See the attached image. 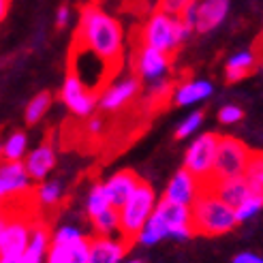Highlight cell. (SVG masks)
<instances>
[{
  "instance_id": "6da1fadb",
  "label": "cell",
  "mask_w": 263,
  "mask_h": 263,
  "mask_svg": "<svg viewBox=\"0 0 263 263\" xmlns=\"http://www.w3.org/2000/svg\"><path fill=\"white\" fill-rule=\"evenodd\" d=\"M75 45H82L95 56H99L114 71L120 69L124 54V30L122 24L97 5L82 9L80 26H77Z\"/></svg>"
},
{
  "instance_id": "7a4b0ae2",
  "label": "cell",
  "mask_w": 263,
  "mask_h": 263,
  "mask_svg": "<svg viewBox=\"0 0 263 263\" xmlns=\"http://www.w3.org/2000/svg\"><path fill=\"white\" fill-rule=\"evenodd\" d=\"M191 227L193 233L216 238V235L233 231L238 227V222H235L233 210L229 205H225L216 195L203 189L191 203Z\"/></svg>"
},
{
  "instance_id": "3957f363",
  "label": "cell",
  "mask_w": 263,
  "mask_h": 263,
  "mask_svg": "<svg viewBox=\"0 0 263 263\" xmlns=\"http://www.w3.org/2000/svg\"><path fill=\"white\" fill-rule=\"evenodd\" d=\"M191 34H193V30L186 24H182L180 17H174V15H167V13L156 11L154 15L146 22V26H143L141 41H143V45L172 56L182 43L189 41Z\"/></svg>"
},
{
  "instance_id": "277c9868",
  "label": "cell",
  "mask_w": 263,
  "mask_h": 263,
  "mask_svg": "<svg viewBox=\"0 0 263 263\" xmlns=\"http://www.w3.org/2000/svg\"><path fill=\"white\" fill-rule=\"evenodd\" d=\"M154 205H156V193L152 189V184L141 180L137 184V189L133 191V195L118 210V216H120V238L126 244L135 242L143 222L154 212Z\"/></svg>"
},
{
  "instance_id": "5b68a950",
  "label": "cell",
  "mask_w": 263,
  "mask_h": 263,
  "mask_svg": "<svg viewBox=\"0 0 263 263\" xmlns=\"http://www.w3.org/2000/svg\"><path fill=\"white\" fill-rule=\"evenodd\" d=\"M253 154H255V150L248 148L242 139L231 137V135H218L214 167H212V180L242 178L244 169H246Z\"/></svg>"
},
{
  "instance_id": "8992f818",
  "label": "cell",
  "mask_w": 263,
  "mask_h": 263,
  "mask_svg": "<svg viewBox=\"0 0 263 263\" xmlns=\"http://www.w3.org/2000/svg\"><path fill=\"white\" fill-rule=\"evenodd\" d=\"M216 143L218 133H201L197 135L184 154V169L201 182V186L212 180V167L216 156Z\"/></svg>"
},
{
  "instance_id": "52a82bcc",
  "label": "cell",
  "mask_w": 263,
  "mask_h": 263,
  "mask_svg": "<svg viewBox=\"0 0 263 263\" xmlns=\"http://www.w3.org/2000/svg\"><path fill=\"white\" fill-rule=\"evenodd\" d=\"M60 99L64 105H67V109L77 118H90L92 111L97 109V95L90 92L71 71L67 77H64Z\"/></svg>"
},
{
  "instance_id": "ba28073f",
  "label": "cell",
  "mask_w": 263,
  "mask_h": 263,
  "mask_svg": "<svg viewBox=\"0 0 263 263\" xmlns=\"http://www.w3.org/2000/svg\"><path fill=\"white\" fill-rule=\"evenodd\" d=\"M154 212L165 220V225L169 229V238H174L178 242H186L195 235L193 227H191V208L189 205L172 203L167 199H156Z\"/></svg>"
},
{
  "instance_id": "9c48e42d",
  "label": "cell",
  "mask_w": 263,
  "mask_h": 263,
  "mask_svg": "<svg viewBox=\"0 0 263 263\" xmlns=\"http://www.w3.org/2000/svg\"><path fill=\"white\" fill-rule=\"evenodd\" d=\"M139 88H141V80L135 75H128L122 77L114 84H109L101 92V97H97V107L103 111H118L122 109L124 105H128L137 95H139Z\"/></svg>"
},
{
  "instance_id": "30bf717a",
  "label": "cell",
  "mask_w": 263,
  "mask_h": 263,
  "mask_svg": "<svg viewBox=\"0 0 263 263\" xmlns=\"http://www.w3.org/2000/svg\"><path fill=\"white\" fill-rule=\"evenodd\" d=\"M169 67H172L169 56L159 49L148 47V45H141V49L135 56V73L143 82L152 84V82L165 80V75L169 73Z\"/></svg>"
},
{
  "instance_id": "8fae6325",
  "label": "cell",
  "mask_w": 263,
  "mask_h": 263,
  "mask_svg": "<svg viewBox=\"0 0 263 263\" xmlns=\"http://www.w3.org/2000/svg\"><path fill=\"white\" fill-rule=\"evenodd\" d=\"M32 222L11 216L7 227L0 233V257H22L28 246Z\"/></svg>"
},
{
  "instance_id": "7c38bea8",
  "label": "cell",
  "mask_w": 263,
  "mask_h": 263,
  "mask_svg": "<svg viewBox=\"0 0 263 263\" xmlns=\"http://www.w3.org/2000/svg\"><path fill=\"white\" fill-rule=\"evenodd\" d=\"M24 169L28 174L30 182H45V178L54 172L56 167V150L51 141H41V146L26 152L24 156Z\"/></svg>"
},
{
  "instance_id": "4fadbf2b",
  "label": "cell",
  "mask_w": 263,
  "mask_h": 263,
  "mask_svg": "<svg viewBox=\"0 0 263 263\" xmlns=\"http://www.w3.org/2000/svg\"><path fill=\"white\" fill-rule=\"evenodd\" d=\"M128 246L122 238L88 235V263H122Z\"/></svg>"
},
{
  "instance_id": "5bb4252c",
  "label": "cell",
  "mask_w": 263,
  "mask_h": 263,
  "mask_svg": "<svg viewBox=\"0 0 263 263\" xmlns=\"http://www.w3.org/2000/svg\"><path fill=\"white\" fill-rule=\"evenodd\" d=\"M203 191L201 186V182L193 178L186 169H178V172L174 174V178L169 180L167 184V189H165V195H163V199L167 201H172V203H180V205H189L197 199V195H199Z\"/></svg>"
},
{
  "instance_id": "9a60e30c",
  "label": "cell",
  "mask_w": 263,
  "mask_h": 263,
  "mask_svg": "<svg viewBox=\"0 0 263 263\" xmlns=\"http://www.w3.org/2000/svg\"><path fill=\"white\" fill-rule=\"evenodd\" d=\"M229 9H231V0H197L195 32L208 34L216 30L227 20Z\"/></svg>"
},
{
  "instance_id": "2e32d148",
  "label": "cell",
  "mask_w": 263,
  "mask_h": 263,
  "mask_svg": "<svg viewBox=\"0 0 263 263\" xmlns=\"http://www.w3.org/2000/svg\"><path fill=\"white\" fill-rule=\"evenodd\" d=\"M139 182H141V178L133 172V169H122V172L114 174L107 182H103V189H105V195H107V199H109V205L120 210L124 205V201L133 195V191L137 189Z\"/></svg>"
},
{
  "instance_id": "e0dca14e",
  "label": "cell",
  "mask_w": 263,
  "mask_h": 263,
  "mask_svg": "<svg viewBox=\"0 0 263 263\" xmlns=\"http://www.w3.org/2000/svg\"><path fill=\"white\" fill-rule=\"evenodd\" d=\"M205 191H210L212 195H216L218 199L225 203V205H229L231 210H235L238 208L248 195V189H246V184H244V180L242 178H231V180H212V182H208L205 186H203Z\"/></svg>"
},
{
  "instance_id": "ac0fdd59",
  "label": "cell",
  "mask_w": 263,
  "mask_h": 263,
  "mask_svg": "<svg viewBox=\"0 0 263 263\" xmlns=\"http://www.w3.org/2000/svg\"><path fill=\"white\" fill-rule=\"evenodd\" d=\"M214 92V84L208 80H193V82H184L182 86H178L172 95V101L178 107H191L205 99L212 97Z\"/></svg>"
},
{
  "instance_id": "d6986e66",
  "label": "cell",
  "mask_w": 263,
  "mask_h": 263,
  "mask_svg": "<svg viewBox=\"0 0 263 263\" xmlns=\"http://www.w3.org/2000/svg\"><path fill=\"white\" fill-rule=\"evenodd\" d=\"M51 242V233L45 225H36L32 222L30 229V238H28V246L20 257V263H45V253Z\"/></svg>"
},
{
  "instance_id": "ffe728a7",
  "label": "cell",
  "mask_w": 263,
  "mask_h": 263,
  "mask_svg": "<svg viewBox=\"0 0 263 263\" xmlns=\"http://www.w3.org/2000/svg\"><path fill=\"white\" fill-rule=\"evenodd\" d=\"M257 69V54L255 49H242L227 60L225 64V80L229 84H238Z\"/></svg>"
},
{
  "instance_id": "44dd1931",
  "label": "cell",
  "mask_w": 263,
  "mask_h": 263,
  "mask_svg": "<svg viewBox=\"0 0 263 263\" xmlns=\"http://www.w3.org/2000/svg\"><path fill=\"white\" fill-rule=\"evenodd\" d=\"M167 238H169V229L165 225V220L159 214H156V212H152L150 218L143 222V227L139 229V233H137V238H135L133 244H139V246H156L159 242H163Z\"/></svg>"
},
{
  "instance_id": "7402d4cb",
  "label": "cell",
  "mask_w": 263,
  "mask_h": 263,
  "mask_svg": "<svg viewBox=\"0 0 263 263\" xmlns=\"http://www.w3.org/2000/svg\"><path fill=\"white\" fill-rule=\"evenodd\" d=\"M242 180L246 184L248 193L255 195V197H263V161H261V152L255 150V154L251 156V161H248L244 174H242Z\"/></svg>"
},
{
  "instance_id": "603a6c76",
  "label": "cell",
  "mask_w": 263,
  "mask_h": 263,
  "mask_svg": "<svg viewBox=\"0 0 263 263\" xmlns=\"http://www.w3.org/2000/svg\"><path fill=\"white\" fill-rule=\"evenodd\" d=\"M51 101H54V97H51V92L43 90V92H39V95H34L30 99V103L26 105V109H24V120L28 126H34L39 124L45 118V114L51 109Z\"/></svg>"
},
{
  "instance_id": "cb8c5ba5",
  "label": "cell",
  "mask_w": 263,
  "mask_h": 263,
  "mask_svg": "<svg viewBox=\"0 0 263 263\" xmlns=\"http://www.w3.org/2000/svg\"><path fill=\"white\" fill-rule=\"evenodd\" d=\"M92 227H95V235L101 238H120V216H118L116 208H107L99 216L90 218Z\"/></svg>"
},
{
  "instance_id": "d4e9b609",
  "label": "cell",
  "mask_w": 263,
  "mask_h": 263,
  "mask_svg": "<svg viewBox=\"0 0 263 263\" xmlns=\"http://www.w3.org/2000/svg\"><path fill=\"white\" fill-rule=\"evenodd\" d=\"M26 152H28V135L24 130H15V133H11L0 143V156H3V161H24Z\"/></svg>"
},
{
  "instance_id": "484cf974",
  "label": "cell",
  "mask_w": 263,
  "mask_h": 263,
  "mask_svg": "<svg viewBox=\"0 0 263 263\" xmlns=\"http://www.w3.org/2000/svg\"><path fill=\"white\" fill-rule=\"evenodd\" d=\"M107 208H111V205H109L107 195H105L103 182L92 184V189L88 191V199H86V214H88V218L99 216V214L105 212Z\"/></svg>"
},
{
  "instance_id": "4316f807",
  "label": "cell",
  "mask_w": 263,
  "mask_h": 263,
  "mask_svg": "<svg viewBox=\"0 0 263 263\" xmlns=\"http://www.w3.org/2000/svg\"><path fill=\"white\" fill-rule=\"evenodd\" d=\"M39 205L43 208H54L60 199H62V184L51 180V182H41L39 184V189L34 193Z\"/></svg>"
},
{
  "instance_id": "83f0119b",
  "label": "cell",
  "mask_w": 263,
  "mask_h": 263,
  "mask_svg": "<svg viewBox=\"0 0 263 263\" xmlns=\"http://www.w3.org/2000/svg\"><path fill=\"white\" fill-rule=\"evenodd\" d=\"M263 208V197H255V195H248L246 199L233 210V216H235V222H246V220H253Z\"/></svg>"
},
{
  "instance_id": "f1b7e54d",
  "label": "cell",
  "mask_w": 263,
  "mask_h": 263,
  "mask_svg": "<svg viewBox=\"0 0 263 263\" xmlns=\"http://www.w3.org/2000/svg\"><path fill=\"white\" fill-rule=\"evenodd\" d=\"M203 124V111H193L189 114L184 120L180 122V126L176 128V137L178 139H189L191 135L197 133V128Z\"/></svg>"
},
{
  "instance_id": "f546056e",
  "label": "cell",
  "mask_w": 263,
  "mask_h": 263,
  "mask_svg": "<svg viewBox=\"0 0 263 263\" xmlns=\"http://www.w3.org/2000/svg\"><path fill=\"white\" fill-rule=\"evenodd\" d=\"M69 263H88V235H82L71 242Z\"/></svg>"
},
{
  "instance_id": "4dcf8cb0",
  "label": "cell",
  "mask_w": 263,
  "mask_h": 263,
  "mask_svg": "<svg viewBox=\"0 0 263 263\" xmlns=\"http://www.w3.org/2000/svg\"><path fill=\"white\" fill-rule=\"evenodd\" d=\"M242 118H244V109L238 107V105H225V107H220V111H218V122L227 124V126L238 124Z\"/></svg>"
},
{
  "instance_id": "1f68e13d",
  "label": "cell",
  "mask_w": 263,
  "mask_h": 263,
  "mask_svg": "<svg viewBox=\"0 0 263 263\" xmlns=\"http://www.w3.org/2000/svg\"><path fill=\"white\" fill-rule=\"evenodd\" d=\"M26 191H28V189H24L22 184H17V182H11V180H5V178H0V201L9 199V197H13V195L26 193Z\"/></svg>"
},
{
  "instance_id": "d6a6232c",
  "label": "cell",
  "mask_w": 263,
  "mask_h": 263,
  "mask_svg": "<svg viewBox=\"0 0 263 263\" xmlns=\"http://www.w3.org/2000/svg\"><path fill=\"white\" fill-rule=\"evenodd\" d=\"M191 3L193 0H161V13H167V15L178 17L182 13V9L186 5H191Z\"/></svg>"
},
{
  "instance_id": "836d02e7",
  "label": "cell",
  "mask_w": 263,
  "mask_h": 263,
  "mask_svg": "<svg viewBox=\"0 0 263 263\" xmlns=\"http://www.w3.org/2000/svg\"><path fill=\"white\" fill-rule=\"evenodd\" d=\"M231 263H263V259H261V255H257V253L244 251V253H238V255H235Z\"/></svg>"
},
{
  "instance_id": "e575fe53",
  "label": "cell",
  "mask_w": 263,
  "mask_h": 263,
  "mask_svg": "<svg viewBox=\"0 0 263 263\" xmlns=\"http://www.w3.org/2000/svg\"><path fill=\"white\" fill-rule=\"evenodd\" d=\"M71 22V9L67 7V5H62L58 11H56V26L58 28H64Z\"/></svg>"
},
{
  "instance_id": "d590c367",
  "label": "cell",
  "mask_w": 263,
  "mask_h": 263,
  "mask_svg": "<svg viewBox=\"0 0 263 263\" xmlns=\"http://www.w3.org/2000/svg\"><path fill=\"white\" fill-rule=\"evenodd\" d=\"M101 130H103V120L99 116H90L88 118V133L90 135H99Z\"/></svg>"
},
{
  "instance_id": "8d00e7d4",
  "label": "cell",
  "mask_w": 263,
  "mask_h": 263,
  "mask_svg": "<svg viewBox=\"0 0 263 263\" xmlns=\"http://www.w3.org/2000/svg\"><path fill=\"white\" fill-rule=\"evenodd\" d=\"M9 7H11V0H0V24H3V20L7 17Z\"/></svg>"
},
{
  "instance_id": "74e56055",
  "label": "cell",
  "mask_w": 263,
  "mask_h": 263,
  "mask_svg": "<svg viewBox=\"0 0 263 263\" xmlns=\"http://www.w3.org/2000/svg\"><path fill=\"white\" fill-rule=\"evenodd\" d=\"M9 218H11V216H9L7 212H5V210H3V208H0V233H3V229L7 227V222H9Z\"/></svg>"
},
{
  "instance_id": "f35d334b",
  "label": "cell",
  "mask_w": 263,
  "mask_h": 263,
  "mask_svg": "<svg viewBox=\"0 0 263 263\" xmlns=\"http://www.w3.org/2000/svg\"><path fill=\"white\" fill-rule=\"evenodd\" d=\"M0 263H20V257H0Z\"/></svg>"
},
{
  "instance_id": "ab89813d",
  "label": "cell",
  "mask_w": 263,
  "mask_h": 263,
  "mask_svg": "<svg viewBox=\"0 0 263 263\" xmlns=\"http://www.w3.org/2000/svg\"><path fill=\"white\" fill-rule=\"evenodd\" d=\"M124 263H146V261H141V259H128V261H124Z\"/></svg>"
}]
</instances>
